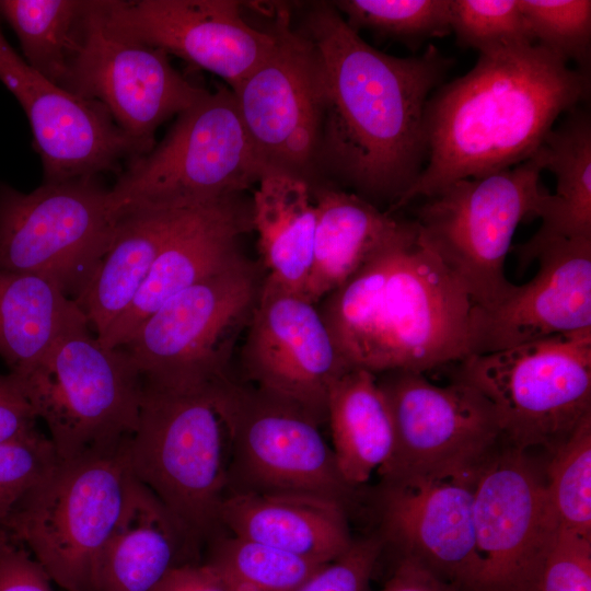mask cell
<instances>
[{
    "label": "cell",
    "instance_id": "f546056e",
    "mask_svg": "<svg viewBox=\"0 0 591 591\" xmlns=\"http://www.w3.org/2000/svg\"><path fill=\"white\" fill-rule=\"evenodd\" d=\"M88 322L54 282L0 269V357L11 373L33 367L73 326Z\"/></svg>",
    "mask_w": 591,
    "mask_h": 591
},
{
    "label": "cell",
    "instance_id": "74e56055",
    "mask_svg": "<svg viewBox=\"0 0 591 591\" xmlns=\"http://www.w3.org/2000/svg\"><path fill=\"white\" fill-rule=\"evenodd\" d=\"M524 591H591V537L558 525Z\"/></svg>",
    "mask_w": 591,
    "mask_h": 591
},
{
    "label": "cell",
    "instance_id": "e575fe53",
    "mask_svg": "<svg viewBox=\"0 0 591 591\" xmlns=\"http://www.w3.org/2000/svg\"><path fill=\"white\" fill-rule=\"evenodd\" d=\"M535 44L589 74L591 1L519 0Z\"/></svg>",
    "mask_w": 591,
    "mask_h": 591
},
{
    "label": "cell",
    "instance_id": "2e32d148",
    "mask_svg": "<svg viewBox=\"0 0 591 591\" xmlns=\"http://www.w3.org/2000/svg\"><path fill=\"white\" fill-rule=\"evenodd\" d=\"M0 18V81L24 109L43 183L120 173L138 152L106 108L35 71L9 44Z\"/></svg>",
    "mask_w": 591,
    "mask_h": 591
},
{
    "label": "cell",
    "instance_id": "4fadbf2b",
    "mask_svg": "<svg viewBox=\"0 0 591 591\" xmlns=\"http://www.w3.org/2000/svg\"><path fill=\"white\" fill-rule=\"evenodd\" d=\"M216 394L229 442L227 495L292 493L343 502L350 487L315 417L231 376Z\"/></svg>",
    "mask_w": 591,
    "mask_h": 591
},
{
    "label": "cell",
    "instance_id": "5bb4252c",
    "mask_svg": "<svg viewBox=\"0 0 591 591\" xmlns=\"http://www.w3.org/2000/svg\"><path fill=\"white\" fill-rule=\"evenodd\" d=\"M375 375L395 432L392 459L380 473L385 482L473 471L502 437L493 404L464 381L436 385L410 370Z\"/></svg>",
    "mask_w": 591,
    "mask_h": 591
},
{
    "label": "cell",
    "instance_id": "484cf974",
    "mask_svg": "<svg viewBox=\"0 0 591 591\" xmlns=\"http://www.w3.org/2000/svg\"><path fill=\"white\" fill-rule=\"evenodd\" d=\"M190 211L121 212L109 247L74 299L99 339L129 309L160 252Z\"/></svg>",
    "mask_w": 591,
    "mask_h": 591
},
{
    "label": "cell",
    "instance_id": "cb8c5ba5",
    "mask_svg": "<svg viewBox=\"0 0 591 591\" xmlns=\"http://www.w3.org/2000/svg\"><path fill=\"white\" fill-rule=\"evenodd\" d=\"M199 561L196 544L132 476L120 518L99 558L93 591H152L175 567Z\"/></svg>",
    "mask_w": 591,
    "mask_h": 591
},
{
    "label": "cell",
    "instance_id": "836d02e7",
    "mask_svg": "<svg viewBox=\"0 0 591 591\" xmlns=\"http://www.w3.org/2000/svg\"><path fill=\"white\" fill-rule=\"evenodd\" d=\"M333 5L357 32L368 28L410 46L451 33L450 0H343Z\"/></svg>",
    "mask_w": 591,
    "mask_h": 591
},
{
    "label": "cell",
    "instance_id": "d4e9b609",
    "mask_svg": "<svg viewBox=\"0 0 591 591\" xmlns=\"http://www.w3.org/2000/svg\"><path fill=\"white\" fill-rule=\"evenodd\" d=\"M312 196L316 225L302 297L316 305L393 240L405 221L344 189L312 187Z\"/></svg>",
    "mask_w": 591,
    "mask_h": 591
},
{
    "label": "cell",
    "instance_id": "3957f363",
    "mask_svg": "<svg viewBox=\"0 0 591 591\" xmlns=\"http://www.w3.org/2000/svg\"><path fill=\"white\" fill-rule=\"evenodd\" d=\"M321 303L349 369L426 372L470 357L473 303L413 220Z\"/></svg>",
    "mask_w": 591,
    "mask_h": 591
},
{
    "label": "cell",
    "instance_id": "b9f144b4",
    "mask_svg": "<svg viewBox=\"0 0 591 591\" xmlns=\"http://www.w3.org/2000/svg\"><path fill=\"white\" fill-rule=\"evenodd\" d=\"M152 591H236L213 567L199 561L175 567Z\"/></svg>",
    "mask_w": 591,
    "mask_h": 591
},
{
    "label": "cell",
    "instance_id": "ba28073f",
    "mask_svg": "<svg viewBox=\"0 0 591 591\" xmlns=\"http://www.w3.org/2000/svg\"><path fill=\"white\" fill-rule=\"evenodd\" d=\"M11 373V372H10ZM59 460L120 445L135 430L142 379L127 350L105 347L82 322L14 374Z\"/></svg>",
    "mask_w": 591,
    "mask_h": 591
},
{
    "label": "cell",
    "instance_id": "5b68a950",
    "mask_svg": "<svg viewBox=\"0 0 591 591\" xmlns=\"http://www.w3.org/2000/svg\"><path fill=\"white\" fill-rule=\"evenodd\" d=\"M267 167L243 125L232 90L218 86L178 114L151 151L125 165L111 196L120 213L194 210L237 198Z\"/></svg>",
    "mask_w": 591,
    "mask_h": 591
},
{
    "label": "cell",
    "instance_id": "f1b7e54d",
    "mask_svg": "<svg viewBox=\"0 0 591 591\" xmlns=\"http://www.w3.org/2000/svg\"><path fill=\"white\" fill-rule=\"evenodd\" d=\"M333 452L344 482L354 487L390 463L395 432L376 375L349 369L332 384L326 403Z\"/></svg>",
    "mask_w": 591,
    "mask_h": 591
},
{
    "label": "cell",
    "instance_id": "8d00e7d4",
    "mask_svg": "<svg viewBox=\"0 0 591 591\" xmlns=\"http://www.w3.org/2000/svg\"><path fill=\"white\" fill-rule=\"evenodd\" d=\"M58 460L49 438L37 429L0 443V528Z\"/></svg>",
    "mask_w": 591,
    "mask_h": 591
},
{
    "label": "cell",
    "instance_id": "e0dca14e",
    "mask_svg": "<svg viewBox=\"0 0 591 591\" xmlns=\"http://www.w3.org/2000/svg\"><path fill=\"white\" fill-rule=\"evenodd\" d=\"M245 331L241 359L252 385L324 424L328 391L349 368L316 305L264 279Z\"/></svg>",
    "mask_w": 591,
    "mask_h": 591
},
{
    "label": "cell",
    "instance_id": "7c38bea8",
    "mask_svg": "<svg viewBox=\"0 0 591 591\" xmlns=\"http://www.w3.org/2000/svg\"><path fill=\"white\" fill-rule=\"evenodd\" d=\"M120 215L99 177L43 183L31 193L0 183V269L39 276L76 299Z\"/></svg>",
    "mask_w": 591,
    "mask_h": 591
},
{
    "label": "cell",
    "instance_id": "83f0119b",
    "mask_svg": "<svg viewBox=\"0 0 591 591\" xmlns=\"http://www.w3.org/2000/svg\"><path fill=\"white\" fill-rule=\"evenodd\" d=\"M542 148L545 170L556 177L538 218V230L524 243L511 246L521 268L558 240L591 239V119L587 111H570L546 136Z\"/></svg>",
    "mask_w": 591,
    "mask_h": 591
},
{
    "label": "cell",
    "instance_id": "7402d4cb",
    "mask_svg": "<svg viewBox=\"0 0 591 591\" xmlns=\"http://www.w3.org/2000/svg\"><path fill=\"white\" fill-rule=\"evenodd\" d=\"M252 228L251 208L233 198L189 212L157 257L129 309L102 338L124 347L142 322L169 299L244 258L239 241Z\"/></svg>",
    "mask_w": 591,
    "mask_h": 591
},
{
    "label": "cell",
    "instance_id": "6da1fadb",
    "mask_svg": "<svg viewBox=\"0 0 591 591\" xmlns=\"http://www.w3.org/2000/svg\"><path fill=\"white\" fill-rule=\"evenodd\" d=\"M304 35L314 48L318 72L315 162L351 193L392 208L425 169L426 106L453 60L434 45L414 57L382 53L333 4L310 13Z\"/></svg>",
    "mask_w": 591,
    "mask_h": 591
},
{
    "label": "cell",
    "instance_id": "7bdbcfd3",
    "mask_svg": "<svg viewBox=\"0 0 591 591\" xmlns=\"http://www.w3.org/2000/svg\"><path fill=\"white\" fill-rule=\"evenodd\" d=\"M380 591H463L415 559L402 557Z\"/></svg>",
    "mask_w": 591,
    "mask_h": 591
},
{
    "label": "cell",
    "instance_id": "f35d334b",
    "mask_svg": "<svg viewBox=\"0 0 591 591\" xmlns=\"http://www.w3.org/2000/svg\"><path fill=\"white\" fill-rule=\"evenodd\" d=\"M382 543L374 537L354 542L293 591H369Z\"/></svg>",
    "mask_w": 591,
    "mask_h": 591
},
{
    "label": "cell",
    "instance_id": "ee69618b",
    "mask_svg": "<svg viewBox=\"0 0 591 591\" xmlns=\"http://www.w3.org/2000/svg\"><path fill=\"white\" fill-rule=\"evenodd\" d=\"M12 535L5 529L0 528V554L8 546V544L12 542Z\"/></svg>",
    "mask_w": 591,
    "mask_h": 591
},
{
    "label": "cell",
    "instance_id": "4dcf8cb0",
    "mask_svg": "<svg viewBox=\"0 0 591 591\" xmlns=\"http://www.w3.org/2000/svg\"><path fill=\"white\" fill-rule=\"evenodd\" d=\"M86 0H0V18L14 31L23 59L66 89L76 25Z\"/></svg>",
    "mask_w": 591,
    "mask_h": 591
},
{
    "label": "cell",
    "instance_id": "9a60e30c",
    "mask_svg": "<svg viewBox=\"0 0 591 591\" xmlns=\"http://www.w3.org/2000/svg\"><path fill=\"white\" fill-rule=\"evenodd\" d=\"M509 445L478 466L473 490L479 579L474 591H524L558 522L545 476Z\"/></svg>",
    "mask_w": 591,
    "mask_h": 591
},
{
    "label": "cell",
    "instance_id": "d6986e66",
    "mask_svg": "<svg viewBox=\"0 0 591 591\" xmlns=\"http://www.w3.org/2000/svg\"><path fill=\"white\" fill-rule=\"evenodd\" d=\"M233 0H105L111 20L140 40L207 70L233 90L268 55L276 30L247 23Z\"/></svg>",
    "mask_w": 591,
    "mask_h": 591
},
{
    "label": "cell",
    "instance_id": "d590c367",
    "mask_svg": "<svg viewBox=\"0 0 591 591\" xmlns=\"http://www.w3.org/2000/svg\"><path fill=\"white\" fill-rule=\"evenodd\" d=\"M457 43L478 53L535 44L519 0H450Z\"/></svg>",
    "mask_w": 591,
    "mask_h": 591
},
{
    "label": "cell",
    "instance_id": "8fae6325",
    "mask_svg": "<svg viewBox=\"0 0 591 591\" xmlns=\"http://www.w3.org/2000/svg\"><path fill=\"white\" fill-rule=\"evenodd\" d=\"M66 90L102 104L138 155L158 128L207 91L176 70L169 55L118 27L105 0H86L76 25Z\"/></svg>",
    "mask_w": 591,
    "mask_h": 591
},
{
    "label": "cell",
    "instance_id": "ab89813d",
    "mask_svg": "<svg viewBox=\"0 0 591 591\" xmlns=\"http://www.w3.org/2000/svg\"><path fill=\"white\" fill-rule=\"evenodd\" d=\"M51 580L14 538L0 554V591H54Z\"/></svg>",
    "mask_w": 591,
    "mask_h": 591
},
{
    "label": "cell",
    "instance_id": "7a4b0ae2",
    "mask_svg": "<svg viewBox=\"0 0 591 591\" xmlns=\"http://www.w3.org/2000/svg\"><path fill=\"white\" fill-rule=\"evenodd\" d=\"M589 92L590 74L537 44L479 53L467 73L429 97L425 169L387 212L452 182L522 163Z\"/></svg>",
    "mask_w": 591,
    "mask_h": 591
},
{
    "label": "cell",
    "instance_id": "4316f807",
    "mask_svg": "<svg viewBox=\"0 0 591 591\" xmlns=\"http://www.w3.org/2000/svg\"><path fill=\"white\" fill-rule=\"evenodd\" d=\"M256 185L251 223L268 271L265 279L302 297L312 265L316 225L312 186L300 175L270 166Z\"/></svg>",
    "mask_w": 591,
    "mask_h": 591
},
{
    "label": "cell",
    "instance_id": "52a82bcc",
    "mask_svg": "<svg viewBox=\"0 0 591 591\" xmlns=\"http://www.w3.org/2000/svg\"><path fill=\"white\" fill-rule=\"evenodd\" d=\"M125 441L58 460L4 524L65 591H93L99 558L132 478Z\"/></svg>",
    "mask_w": 591,
    "mask_h": 591
},
{
    "label": "cell",
    "instance_id": "603a6c76",
    "mask_svg": "<svg viewBox=\"0 0 591 591\" xmlns=\"http://www.w3.org/2000/svg\"><path fill=\"white\" fill-rule=\"evenodd\" d=\"M220 524L234 536L322 564L336 559L354 543L343 502L308 494H228Z\"/></svg>",
    "mask_w": 591,
    "mask_h": 591
},
{
    "label": "cell",
    "instance_id": "ac0fdd59",
    "mask_svg": "<svg viewBox=\"0 0 591 591\" xmlns=\"http://www.w3.org/2000/svg\"><path fill=\"white\" fill-rule=\"evenodd\" d=\"M276 44L232 90L243 125L270 167L305 178L316 160L321 104L317 61L310 39L278 21Z\"/></svg>",
    "mask_w": 591,
    "mask_h": 591
},
{
    "label": "cell",
    "instance_id": "8992f818",
    "mask_svg": "<svg viewBox=\"0 0 591 591\" xmlns=\"http://www.w3.org/2000/svg\"><path fill=\"white\" fill-rule=\"evenodd\" d=\"M541 148L514 166L459 179L425 198L413 222L421 242L460 282L473 306L489 310L514 288L505 262L520 222L538 218L549 194L540 184Z\"/></svg>",
    "mask_w": 591,
    "mask_h": 591
},
{
    "label": "cell",
    "instance_id": "d6a6232c",
    "mask_svg": "<svg viewBox=\"0 0 591 591\" xmlns=\"http://www.w3.org/2000/svg\"><path fill=\"white\" fill-rule=\"evenodd\" d=\"M552 452L545 483L558 525L591 537V416Z\"/></svg>",
    "mask_w": 591,
    "mask_h": 591
},
{
    "label": "cell",
    "instance_id": "30bf717a",
    "mask_svg": "<svg viewBox=\"0 0 591 591\" xmlns=\"http://www.w3.org/2000/svg\"><path fill=\"white\" fill-rule=\"evenodd\" d=\"M262 283L255 266L243 258L163 303L123 347L142 381L195 389L231 376L232 354Z\"/></svg>",
    "mask_w": 591,
    "mask_h": 591
},
{
    "label": "cell",
    "instance_id": "60d3db41",
    "mask_svg": "<svg viewBox=\"0 0 591 591\" xmlns=\"http://www.w3.org/2000/svg\"><path fill=\"white\" fill-rule=\"evenodd\" d=\"M36 415L12 373H0V443L36 430Z\"/></svg>",
    "mask_w": 591,
    "mask_h": 591
},
{
    "label": "cell",
    "instance_id": "ffe728a7",
    "mask_svg": "<svg viewBox=\"0 0 591 591\" xmlns=\"http://www.w3.org/2000/svg\"><path fill=\"white\" fill-rule=\"evenodd\" d=\"M477 468L389 480L382 496L384 532L402 557L463 591L475 590L480 572L473 523Z\"/></svg>",
    "mask_w": 591,
    "mask_h": 591
},
{
    "label": "cell",
    "instance_id": "44dd1931",
    "mask_svg": "<svg viewBox=\"0 0 591 591\" xmlns=\"http://www.w3.org/2000/svg\"><path fill=\"white\" fill-rule=\"evenodd\" d=\"M535 260L536 275L499 304L473 306L470 356L591 331V239L555 241Z\"/></svg>",
    "mask_w": 591,
    "mask_h": 591
},
{
    "label": "cell",
    "instance_id": "277c9868",
    "mask_svg": "<svg viewBox=\"0 0 591 591\" xmlns=\"http://www.w3.org/2000/svg\"><path fill=\"white\" fill-rule=\"evenodd\" d=\"M218 383L169 389L142 381L138 422L124 443L132 476L196 545L221 525L228 490L229 442Z\"/></svg>",
    "mask_w": 591,
    "mask_h": 591
},
{
    "label": "cell",
    "instance_id": "9c48e42d",
    "mask_svg": "<svg viewBox=\"0 0 591 591\" xmlns=\"http://www.w3.org/2000/svg\"><path fill=\"white\" fill-rule=\"evenodd\" d=\"M455 379L496 409L502 437L521 451H553L591 416V331L556 335L459 362Z\"/></svg>",
    "mask_w": 591,
    "mask_h": 591
},
{
    "label": "cell",
    "instance_id": "1f68e13d",
    "mask_svg": "<svg viewBox=\"0 0 591 591\" xmlns=\"http://www.w3.org/2000/svg\"><path fill=\"white\" fill-rule=\"evenodd\" d=\"M204 563L236 591H293L326 565L234 535L216 538Z\"/></svg>",
    "mask_w": 591,
    "mask_h": 591
}]
</instances>
